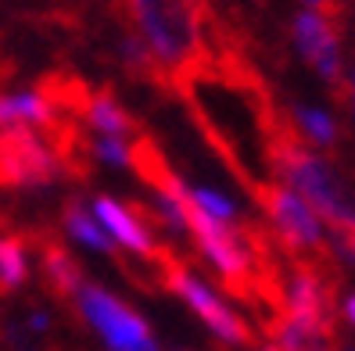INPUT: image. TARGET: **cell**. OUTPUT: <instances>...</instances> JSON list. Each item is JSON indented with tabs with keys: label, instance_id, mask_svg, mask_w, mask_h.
<instances>
[{
	"label": "cell",
	"instance_id": "obj_20",
	"mask_svg": "<svg viewBox=\"0 0 355 351\" xmlns=\"http://www.w3.org/2000/svg\"><path fill=\"white\" fill-rule=\"evenodd\" d=\"M47 326H51V316L44 312V308H33V312L26 316V330H29V334H47Z\"/></svg>",
	"mask_w": 355,
	"mask_h": 351
},
{
	"label": "cell",
	"instance_id": "obj_23",
	"mask_svg": "<svg viewBox=\"0 0 355 351\" xmlns=\"http://www.w3.org/2000/svg\"><path fill=\"white\" fill-rule=\"evenodd\" d=\"M302 8H309V11H327V15H334V0H302Z\"/></svg>",
	"mask_w": 355,
	"mask_h": 351
},
{
	"label": "cell",
	"instance_id": "obj_10",
	"mask_svg": "<svg viewBox=\"0 0 355 351\" xmlns=\"http://www.w3.org/2000/svg\"><path fill=\"white\" fill-rule=\"evenodd\" d=\"M54 122V108L51 97H44L40 90H15V93H0V133L15 129V126H51Z\"/></svg>",
	"mask_w": 355,
	"mask_h": 351
},
{
	"label": "cell",
	"instance_id": "obj_6",
	"mask_svg": "<svg viewBox=\"0 0 355 351\" xmlns=\"http://www.w3.org/2000/svg\"><path fill=\"white\" fill-rule=\"evenodd\" d=\"M259 201L269 222H273L277 237L291 251H320L323 247V219L287 183H259Z\"/></svg>",
	"mask_w": 355,
	"mask_h": 351
},
{
	"label": "cell",
	"instance_id": "obj_1",
	"mask_svg": "<svg viewBox=\"0 0 355 351\" xmlns=\"http://www.w3.org/2000/svg\"><path fill=\"white\" fill-rule=\"evenodd\" d=\"M269 161L298 197L309 201V208L323 219L338 237H355V194L341 179V172L334 165L316 154V147L298 136V129H277V136L269 140Z\"/></svg>",
	"mask_w": 355,
	"mask_h": 351
},
{
	"label": "cell",
	"instance_id": "obj_14",
	"mask_svg": "<svg viewBox=\"0 0 355 351\" xmlns=\"http://www.w3.org/2000/svg\"><path fill=\"white\" fill-rule=\"evenodd\" d=\"M295 129L309 147H334V143H338V122H334L323 108L298 105L295 108Z\"/></svg>",
	"mask_w": 355,
	"mask_h": 351
},
{
	"label": "cell",
	"instance_id": "obj_7",
	"mask_svg": "<svg viewBox=\"0 0 355 351\" xmlns=\"http://www.w3.org/2000/svg\"><path fill=\"white\" fill-rule=\"evenodd\" d=\"M291 36H295L298 54L312 65L327 87L345 90V65H341V36L334 26V15L327 11H309L302 8L291 22Z\"/></svg>",
	"mask_w": 355,
	"mask_h": 351
},
{
	"label": "cell",
	"instance_id": "obj_21",
	"mask_svg": "<svg viewBox=\"0 0 355 351\" xmlns=\"http://www.w3.org/2000/svg\"><path fill=\"white\" fill-rule=\"evenodd\" d=\"M334 247H338V255L355 269V237H338V240H334Z\"/></svg>",
	"mask_w": 355,
	"mask_h": 351
},
{
	"label": "cell",
	"instance_id": "obj_3",
	"mask_svg": "<svg viewBox=\"0 0 355 351\" xmlns=\"http://www.w3.org/2000/svg\"><path fill=\"white\" fill-rule=\"evenodd\" d=\"M83 323L101 337V344L108 351H162L155 330L148 326L133 305L115 298L108 287H101L94 280H83V287L72 294Z\"/></svg>",
	"mask_w": 355,
	"mask_h": 351
},
{
	"label": "cell",
	"instance_id": "obj_24",
	"mask_svg": "<svg viewBox=\"0 0 355 351\" xmlns=\"http://www.w3.org/2000/svg\"><path fill=\"white\" fill-rule=\"evenodd\" d=\"M345 316H348V323H355V294L345 301Z\"/></svg>",
	"mask_w": 355,
	"mask_h": 351
},
{
	"label": "cell",
	"instance_id": "obj_15",
	"mask_svg": "<svg viewBox=\"0 0 355 351\" xmlns=\"http://www.w3.org/2000/svg\"><path fill=\"white\" fill-rule=\"evenodd\" d=\"M29 280V251L18 237H0V291H18Z\"/></svg>",
	"mask_w": 355,
	"mask_h": 351
},
{
	"label": "cell",
	"instance_id": "obj_11",
	"mask_svg": "<svg viewBox=\"0 0 355 351\" xmlns=\"http://www.w3.org/2000/svg\"><path fill=\"white\" fill-rule=\"evenodd\" d=\"M65 233L76 244L97 251V255H119V244L108 237V230L101 226V219L94 215L90 204H79V201L69 204V208H65Z\"/></svg>",
	"mask_w": 355,
	"mask_h": 351
},
{
	"label": "cell",
	"instance_id": "obj_25",
	"mask_svg": "<svg viewBox=\"0 0 355 351\" xmlns=\"http://www.w3.org/2000/svg\"><path fill=\"white\" fill-rule=\"evenodd\" d=\"M259 351H280L277 344H266V348H259Z\"/></svg>",
	"mask_w": 355,
	"mask_h": 351
},
{
	"label": "cell",
	"instance_id": "obj_12",
	"mask_svg": "<svg viewBox=\"0 0 355 351\" xmlns=\"http://www.w3.org/2000/svg\"><path fill=\"white\" fill-rule=\"evenodd\" d=\"M87 122H90V129L101 133V136H122V140H126L130 133H137V122L130 118V111L122 108L112 93L90 97V105H87Z\"/></svg>",
	"mask_w": 355,
	"mask_h": 351
},
{
	"label": "cell",
	"instance_id": "obj_17",
	"mask_svg": "<svg viewBox=\"0 0 355 351\" xmlns=\"http://www.w3.org/2000/svg\"><path fill=\"white\" fill-rule=\"evenodd\" d=\"M183 194H187V204H191V208L212 215L216 222L237 226V215H241V212H237V204L230 201L223 190H216V187H187Z\"/></svg>",
	"mask_w": 355,
	"mask_h": 351
},
{
	"label": "cell",
	"instance_id": "obj_13",
	"mask_svg": "<svg viewBox=\"0 0 355 351\" xmlns=\"http://www.w3.org/2000/svg\"><path fill=\"white\" fill-rule=\"evenodd\" d=\"M277 348L280 351H334V330L305 326L284 316L277 323Z\"/></svg>",
	"mask_w": 355,
	"mask_h": 351
},
{
	"label": "cell",
	"instance_id": "obj_5",
	"mask_svg": "<svg viewBox=\"0 0 355 351\" xmlns=\"http://www.w3.org/2000/svg\"><path fill=\"white\" fill-rule=\"evenodd\" d=\"M187 233L198 240V251L208 258V265H212L230 287H237V291L248 287V276H252V255H248V244L241 240L237 226L216 222L212 215H205V212L187 204Z\"/></svg>",
	"mask_w": 355,
	"mask_h": 351
},
{
	"label": "cell",
	"instance_id": "obj_8",
	"mask_svg": "<svg viewBox=\"0 0 355 351\" xmlns=\"http://www.w3.org/2000/svg\"><path fill=\"white\" fill-rule=\"evenodd\" d=\"M0 172L18 187H47L58 176V158L29 126H15L0 133Z\"/></svg>",
	"mask_w": 355,
	"mask_h": 351
},
{
	"label": "cell",
	"instance_id": "obj_18",
	"mask_svg": "<svg viewBox=\"0 0 355 351\" xmlns=\"http://www.w3.org/2000/svg\"><path fill=\"white\" fill-rule=\"evenodd\" d=\"M90 151L97 161L112 165V169H133V143H126L122 136H94Z\"/></svg>",
	"mask_w": 355,
	"mask_h": 351
},
{
	"label": "cell",
	"instance_id": "obj_22",
	"mask_svg": "<svg viewBox=\"0 0 355 351\" xmlns=\"http://www.w3.org/2000/svg\"><path fill=\"white\" fill-rule=\"evenodd\" d=\"M345 97H348V108H352V115H355V69L348 72V79H345V90H341Z\"/></svg>",
	"mask_w": 355,
	"mask_h": 351
},
{
	"label": "cell",
	"instance_id": "obj_2",
	"mask_svg": "<svg viewBox=\"0 0 355 351\" xmlns=\"http://www.w3.org/2000/svg\"><path fill=\"white\" fill-rule=\"evenodd\" d=\"M137 36L162 69L191 65L201 51V26L194 0H130Z\"/></svg>",
	"mask_w": 355,
	"mask_h": 351
},
{
	"label": "cell",
	"instance_id": "obj_4",
	"mask_svg": "<svg viewBox=\"0 0 355 351\" xmlns=\"http://www.w3.org/2000/svg\"><path fill=\"white\" fill-rule=\"evenodd\" d=\"M165 280H169V287L176 291V298L208 326V334H212V337H219L223 344H234V348L252 341L248 323L216 294V287L205 283L198 273H191L187 265H165Z\"/></svg>",
	"mask_w": 355,
	"mask_h": 351
},
{
	"label": "cell",
	"instance_id": "obj_9",
	"mask_svg": "<svg viewBox=\"0 0 355 351\" xmlns=\"http://www.w3.org/2000/svg\"><path fill=\"white\" fill-rule=\"evenodd\" d=\"M94 215L101 219V226L108 230V237L122 247V251H130V255H140V258H151L158 255V244L148 230V222H144L130 204H122L115 197H94Z\"/></svg>",
	"mask_w": 355,
	"mask_h": 351
},
{
	"label": "cell",
	"instance_id": "obj_19",
	"mask_svg": "<svg viewBox=\"0 0 355 351\" xmlns=\"http://www.w3.org/2000/svg\"><path fill=\"white\" fill-rule=\"evenodd\" d=\"M122 61H126L130 69H148L151 65V54H148V47H144L140 36H126V39H122Z\"/></svg>",
	"mask_w": 355,
	"mask_h": 351
},
{
	"label": "cell",
	"instance_id": "obj_16",
	"mask_svg": "<svg viewBox=\"0 0 355 351\" xmlns=\"http://www.w3.org/2000/svg\"><path fill=\"white\" fill-rule=\"evenodd\" d=\"M44 273H47L51 287H54L61 298H72L79 287H83V280H87V276L79 273L76 258H69L61 247H47V251H44Z\"/></svg>",
	"mask_w": 355,
	"mask_h": 351
}]
</instances>
